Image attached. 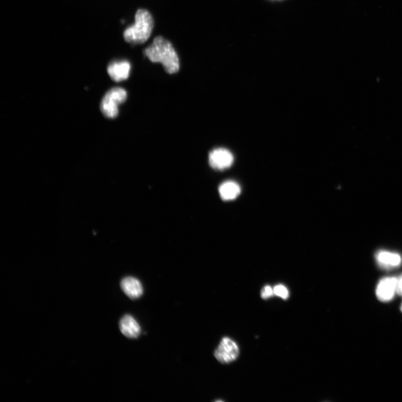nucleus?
I'll use <instances>...</instances> for the list:
<instances>
[{"instance_id":"nucleus-10","label":"nucleus","mask_w":402,"mask_h":402,"mask_svg":"<svg viewBox=\"0 0 402 402\" xmlns=\"http://www.w3.org/2000/svg\"><path fill=\"white\" fill-rule=\"evenodd\" d=\"M376 260L380 266L387 270L397 267L401 262V256L398 254L385 250L378 251Z\"/></svg>"},{"instance_id":"nucleus-8","label":"nucleus","mask_w":402,"mask_h":402,"mask_svg":"<svg viewBox=\"0 0 402 402\" xmlns=\"http://www.w3.org/2000/svg\"><path fill=\"white\" fill-rule=\"evenodd\" d=\"M121 287L127 297L132 299L139 298L143 293L142 284L136 278L128 277L123 279Z\"/></svg>"},{"instance_id":"nucleus-2","label":"nucleus","mask_w":402,"mask_h":402,"mask_svg":"<svg viewBox=\"0 0 402 402\" xmlns=\"http://www.w3.org/2000/svg\"><path fill=\"white\" fill-rule=\"evenodd\" d=\"M154 25L153 16L145 9H139L135 16V24L124 32L125 41L131 44H142L152 35Z\"/></svg>"},{"instance_id":"nucleus-4","label":"nucleus","mask_w":402,"mask_h":402,"mask_svg":"<svg viewBox=\"0 0 402 402\" xmlns=\"http://www.w3.org/2000/svg\"><path fill=\"white\" fill-rule=\"evenodd\" d=\"M239 354V349L237 343L227 337L222 339L214 353L216 359L222 364H227L236 360Z\"/></svg>"},{"instance_id":"nucleus-15","label":"nucleus","mask_w":402,"mask_h":402,"mask_svg":"<svg viewBox=\"0 0 402 402\" xmlns=\"http://www.w3.org/2000/svg\"><path fill=\"white\" fill-rule=\"evenodd\" d=\"M400 310L402 312V304H401V307H400Z\"/></svg>"},{"instance_id":"nucleus-14","label":"nucleus","mask_w":402,"mask_h":402,"mask_svg":"<svg viewBox=\"0 0 402 402\" xmlns=\"http://www.w3.org/2000/svg\"><path fill=\"white\" fill-rule=\"evenodd\" d=\"M396 293L400 295H402V275L397 278V283H396Z\"/></svg>"},{"instance_id":"nucleus-7","label":"nucleus","mask_w":402,"mask_h":402,"mask_svg":"<svg viewBox=\"0 0 402 402\" xmlns=\"http://www.w3.org/2000/svg\"><path fill=\"white\" fill-rule=\"evenodd\" d=\"M130 63L127 60L113 61L108 67L109 76L116 82L127 80L130 76Z\"/></svg>"},{"instance_id":"nucleus-1","label":"nucleus","mask_w":402,"mask_h":402,"mask_svg":"<svg viewBox=\"0 0 402 402\" xmlns=\"http://www.w3.org/2000/svg\"><path fill=\"white\" fill-rule=\"evenodd\" d=\"M144 53L152 62L161 63L168 74H174L180 70V60L175 48L161 36L154 39Z\"/></svg>"},{"instance_id":"nucleus-12","label":"nucleus","mask_w":402,"mask_h":402,"mask_svg":"<svg viewBox=\"0 0 402 402\" xmlns=\"http://www.w3.org/2000/svg\"><path fill=\"white\" fill-rule=\"evenodd\" d=\"M273 290L275 294L284 299H287L289 297L288 290L282 284L277 285L273 288Z\"/></svg>"},{"instance_id":"nucleus-5","label":"nucleus","mask_w":402,"mask_h":402,"mask_svg":"<svg viewBox=\"0 0 402 402\" xmlns=\"http://www.w3.org/2000/svg\"><path fill=\"white\" fill-rule=\"evenodd\" d=\"M233 160L232 154L225 148L214 149L209 156L210 165L216 170L223 171L228 169L232 165Z\"/></svg>"},{"instance_id":"nucleus-6","label":"nucleus","mask_w":402,"mask_h":402,"mask_svg":"<svg viewBox=\"0 0 402 402\" xmlns=\"http://www.w3.org/2000/svg\"><path fill=\"white\" fill-rule=\"evenodd\" d=\"M397 278L385 277L381 279L377 285L376 295L383 303H388L392 300L396 293Z\"/></svg>"},{"instance_id":"nucleus-9","label":"nucleus","mask_w":402,"mask_h":402,"mask_svg":"<svg viewBox=\"0 0 402 402\" xmlns=\"http://www.w3.org/2000/svg\"><path fill=\"white\" fill-rule=\"evenodd\" d=\"M119 327L121 333L128 338H137L141 332L139 323L130 315H126L121 318Z\"/></svg>"},{"instance_id":"nucleus-3","label":"nucleus","mask_w":402,"mask_h":402,"mask_svg":"<svg viewBox=\"0 0 402 402\" xmlns=\"http://www.w3.org/2000/svg\"><path fill=\"white\" fill-rule=\"evenodd\" d=\"M127 97V92L124 88H112L103 98L100 104V110L108 118H116L119 115V106L125 102Z\"/></svg>"},{"instance_id":"nucleus-13","label":"nucleus","mask_w":402,"mask_h":402,"mask_svg":"<svg viewBox=\"0 0 402 402\" xmlns=\"http://www.w3.org/2000/svg\"><path fill=\"white\" fill-rule=\"evenodd\" d=\"M274 294L273 289L270 286H266L262 289L261 296L262 298L265 299L271 297Z\"/></svg>"},{"instance_id":"nucleus-11","label":"nucleus","mask_w":402,"mask_h":402,"mask_svg":"<svg viewBox=\"0 0 402 402\" xmlns=\"http://www.w3.org/2000/svg\"><path fill=\"white\" fill-rule=\"evenodd\" d=\"M219 191L222 200H231L239 196L241 193V187L237 182L228 181L221 184Z\"/></svg>"}]
</instances>
